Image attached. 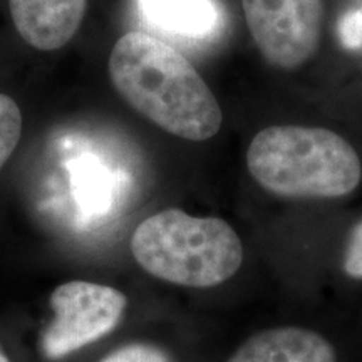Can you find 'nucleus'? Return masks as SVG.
Listing matches in <instances>:
<instances>
[{
  "label": "nucleus",
  "mask_w": 362,
  "mask_h": 362,
  "mask_svg": "<svg viewBox=\"0 0 362 362\" xmlns=\"http://www.w3.org/2000/svg\"><path fill=\"white\" fill-rule=\"evenodd\" d=\"M99 362H173L171 357L158 346L134 342L117 347Z\"/></svg>",
  "instance_id": "9d476101"
},
{
  "label": "nucleus",
  "mask_w": 362,
  "mask_h": 362,
  "mask_svg": "<svg viewBox=\"0 0 362 362\" xmlns=\"http://www.w3.org/2000/svg\"><path fill=\"white\" fill-rule=\"evenodd\" d=\"M344 270L352 279L362 280V221L352 230L346 253H344Z\"/></svg>",
  "instance_id": "f8f14e48"
},
{
  "label": "nucleus",
  "mask_w": 362,
  "mask_h": 362,
  "mask_svg": "<svg viewBox=\"0 0 362 362\" xmlns=\"http://www.w3.org/2000/svg\"><path fill=\"white\" fill-rule=\"evenodd\" d=\"M149 24L185 37H206L220 22L214 0H138Z\"/></svg>",
  "instance_id": "6e6552de"
},
{
  "label": "nucleus",
  "mask_w": 362,
  "mask_h": 362,
  "mask_svg": "<svg viewBox=\"0 0 362 362\" xmlns=\"http://www.w3.org/2000/svg\"><path fill=\"white\" fill-rule=\"evenodd\" d=\"M131 252L149 275L192 288L226 282L243 262L240 237L225 220L192 216L178 208L141 221L131 237Z\"/></svg>",
  "instance_id": "7ed1b4c3"
},
{
  "label": "nucleus",
  "mask_w": 362,
  "mask_h": 362,
  "mask_svg": "<svg viewBox=\"0 0 362 362\" xmlns=\"http://www.w3.org/2000/svg\"><path fill=\"white\" fill-rule=\"evenodd\" d=\"M242 6L269 64L291 71L314 56L322 33V0H242Z\"/></svg>",
  "instance_id": "39448f33"
},
{
  "label": "nucleus",
  "mask_w": 362,
  "mask_h": 362,
  "mask_svg": "<svg viewBox=\"0 0 362 362\" xmlns=\"http://www.w3.org/2000/svg\"><path fill=\"white\" fill-rule=\"evenodd\" d=\"M22 136V112L12 98L0 93V170L11 160Z\"/></svg>",
  "instance_id": "1a4fd4ad"
},
{
  "label": "nucleus",
  "mask_w": 362,
  "mask_h": 362,
  "mask_svg": "<svg viewBox=\"0 0 362 362\" xmlns=\"http://www.w3.org/2000/svg\"><path fill=\"white\" fill-rule=\"evenodd\" d=\"M110 78L121 98L166 133L205 141L221 128V107L194 66L165 40L128 33L116 40Z\"/></svg>",
  "instance_id": "f257e3e1"
},
{
  "label": "nucleus",
  "mask_w": 362,
  "mask_h": 362,
  "mask_svg": "<svg viewBox=\"0 0 362 362\" xmlns=\"http://www.w3.org/2000/svg\"><path fill=\"white\" fill-rule=\"evenodd\" d=\"M226 362H337V354L315 330L287 325L253 334Z\"/></svg>",
  "instance_id": "0eeeda50"
},
{
  "label": "nucleus",
  "mask_w": 362,
  "mask_h": 362,
  "mask_svg": "<svg viewBox=\"0 0 362 362\" xmlns=\"http://www.w3.org/2000/svg\"><path fill=\"white\" fill-rule=\"evenodd\" d=\"M54 317L40 339L44 356L59 361L111 334L123 319L128 298L110 285L71 280L54 288Z\"/></svg>",
  "instance_id": "20e7f679"
},
{
  "label": "nucleus",
  "mask_w": 362,
  "mask_h": 362,
  "mask_svg": "<svg viewBox=\"0 0 362 362\" xmlns=\"http://www.w3.org/2000/svg\"><path fill=\"white\" fill-rule=\"evenodd\" d=\"M17 33L37 51H57L83 24L88 0H8Z\"/></svg>",
  "instance_id": "423d86ee"
},
{
  "label": "nucleus",
  "mask_w": 362,
  "mask_h": 362,
  "mask_svg": "<svg viewBox=\"0 0 362 362\" xmlns=\"http://www.w3.org/2000/svg\"><path fill=\"white\" fill-rule=\"evenodd\" d=\"M337 37L347 51H357L362 47V11L361 7L346 12L339 19Z\"/></svg>",
  "instance_id": "9b49d317"
},
{
  "label": "nucleus",
  "mask_w": 362,
  "mask_h": 362,
  "mask_svg": "<svg viewBox=\"0 0 362 362\" xmlns=\"http://www.w3.org/2000/svg\"><path fill=\"white\" fill-rule=\"evenodd\" d=\"M247 166L253 180L282 198H339L361 183L352 144L334 131L270 126L252 139Z\"/></svg>",
  "instance_id": "f03ea898"
},
{
  "label": "nucleus",
  "mask_w": 362,
  "mask_h": 362,
  "mask_svg": "<svg viewBox=\"0 0 362 362\" xmlns=\"http://www.w3.org/2000/svg\"><path fill=\"white\" fill-rule=\"evenodd\" d=\"M0 362H11V359H8V357H7V354H6V352H4V349H2V346H0Z\"/></svg>",
  "instance_id": "ddd939ff"
}]
</instances>
